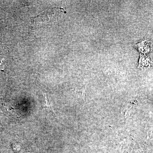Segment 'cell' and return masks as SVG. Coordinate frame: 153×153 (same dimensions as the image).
Returning <instances> with one entry per match:
<instances>
[{"mask_svg": "<svg viewBox=\"0 0 153 153\" xmlns=\"http://www.w3.org/2000/svg\"><path fill=\"white\" fill-rule=\"evenodd\" d=\"M42 105L43 108L44 109L47 110L49 111H52L54 112V110L52 108V104H51V102L49 100V97L48 95L45 94H43V100H42Z\"/></svg>", "mask_w": 153, "mask_h": 153, "instance_id": "cell-1", "label": "cell"}, {"mask_svg": "<svg viewBox=\"0 0 153 153\" xmlns=\"http://www.w3.org/2000/svg\"><path fill=\"white\" fill-rule=\"evenodd\" d=\"M149 42H143L138 44V49L141 52H149L151 49V44Z\"/></svg>", "mask_w": 153, "mask_h": 153, "instance_id": "cell-2", "label": "cell"}]
</instances>
